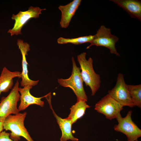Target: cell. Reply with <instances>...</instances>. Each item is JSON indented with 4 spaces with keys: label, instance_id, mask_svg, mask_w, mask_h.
I'll return each instance as SVG.
<instances>
[{
    "label": "cell",
    "instance_id": "cell-6",
    "mask_svg": "<svg viewBox=\"0 0 141 141\" xmlns=\"http://www.w3.org/2000/svg\"><path fill=\"white\" fill-rule=\"evenodd\" d=\"M132 110L129 111L124 118L119 114L116 118L118 124L115 125L114 127L115 131L125 135L127 141L137 140L141 136V130L132 119Z\"/></svg>",
    "mask_w": 141,
    "mask_h": 141
},
{
    "label": "cell",
    "instance_id": "cell-10",
    "mask_svg": "<svg viewBox=\"0 0 141 141\" xmlns=\"http://www.w3.org/2000/svg\"><path fill=\"white\" fill-rule=\"evenodd\" d=\"M17 45L20 51L22 56V80L20 82L21 86L23 87L27 85L32 86L36 85L38 84L39 80H32L29 78L28 75V63L26 56L28 55V52L30 50V45L27 43L24 42L23 40L19 39L17 41Z\"/></svg>",
    "mask_w": 141,
    "mask_h": 141
},
{
    "label": "cell",
    "instance_id": "cell-14",
    "mask_svg": "<svg viewBox=\"0 0 141 141\" xmlns=\"http://www.w3.org/2000/svg\"><path fill=\"white\" fill-rule=\"evenodd\" d=\"M48 101L50 105V107L52 110L53 113L56 119L57 122L62 132V135L60 138V141H67L71 140L73 141H78V139L74 137L72 132V126L73 124L72 121L67 117L62 119L58 116L52 109L50 99Z\"/></svg>",
    "mask_w": 141,
    "mask_h": 141
},
{
    "label": "cell",
    "instance_id": "cell-13",
    "mask_svg": "<svg viewBox=\"0 0 141 141\" xmlns=\"http://www.w3.org/2000/svg\"><path fill=\"white\" fill-rule=\"evenodd\" d=\"M122 8L132 18L141 21V1L136 0H110Z\"/></svg>",
    "mask_w": 141,
    "mask_h": 141
},
{
    "label": "cell",
    "instance_id": "cell-22",
    "mask_svg": "<svg viewBox=\"0 0 141 141\" xmlns=\"http://www.w3.org/2000/svg\"></svg>",
    "mask_w": 141,
    "mask_h": 141
},
{
    "label": "cell",
    "instance_id": "cell-2",
    "mask_svg": "<svg viewBox=\"0 0 141 141\" xmlns=\"http://www.w3.org/2000/svg\"><path fill=\"white\" fill-rule=\"evenodd\" d=\"M27 114L24 112L10 115L3 122V129L11 131L10 137L14 141H19L21 137L27 141H34L24 126V121Z\"/></svg>",
    "mask_w": 141,
    "mask_h": 141
},
{
    "label": "cell",
    "instance_id": "cell-19",
    "mask_svg": "<svg viewBox=\"0 0 141 141\" xmlns=\"http://www.w3.org/2000/svg\"><path fill=\"white\" fill-rule=\"evenodd\" d=\"M10 133L2 131L0 133V141H14L10 138Z\"/></svg>",
    "mask_w": 141,
    "mask_h": 141
},
{
    "label": "cell",
    "instance_id": "cell-12",
    "mask_svg": "<svg viewBox=\"0 0 141 141\" xmlns=\"http://www.w3.org/2000/svg\"><path fill=\"white\" fill-rule=\"evenodd\" d=\"M81 1V0H74L66 5L58 7V8L61 13L60 23L61 28H66L68 27Z\"/></svg>",
    "mask_w": 141,
    "mask_h": 141
},
{
    "label": "cell",
    "instance_id": "cell-3",
    "mask_svg": "<svg viewBox=\"0 0 141 141\" xmlns=\"http://www.w3.org/2000/svg\"><path fill=\"white\" fill-rule=\"evenodd\" d=\"M72 60V70L71 76L67 79H58V82L60 85L71 89L76 96L77 100L81 99L87 102V97L84 89L80 68L77 66L73 57Z\"/></svg>",
    "mask_w": 141,
    "mask_h": 141
},
{
    "label": "cell",
    "instance_id": "cell-16",
    "mask_svg": "<svg viewBox=\"0 0 141 141\" xmlns=\"http://www.w3.org/2000/svg\"><path fill=\"white\" fill-rule=\"evenodd\" d=\"M86 102L83 100H77L76 103L70 108V113L67 118L71 120L73 124L84 115L86 109L90 107Z\"/></svg>",
    "mask_w": 141,
    "mask_h": 141
},
{
    "label": "cell",
    "instance_id": "cell-11",
    "mask_svg": "<svg viewBox=\"0 0 141 141\" xmlns=\"http://www.w3.org/2000/svg\"><path fill=\"white\" fill-rule=\"evenodd\" d=\"M33 86L27 85L23 88L19 87L18 91L20 94V102L18 108L19 111H23L26 109L30 105L35 104L43 107L44 102L41 99L46 96L40 97H35L32 95L30 90Z\"/></svg>",
    "mask_w": 141,
    "mask_h": 141
},
{
    "label": "cell",
    "instance_id": "cell-17",
    "mask_svg": "<svg viewBox=\"0 0 141 141\" xmlns=\"http://www.w3.org/2000/svg\"><path fill=\"white\" fill-rule=\"evenodd\" d=\"M132 100L134 105L141 108V84L127 85Z\"/></svg>",
    "mask_w": 141,
    "mask_h": 141
},
{
    "label": "cell",
    "instance_id": "cell-18",
    "mask_svg": "<svg viewBox=\"0 0 141 141\" xmlns=\"http://www.w3.org/2000/svg\"><path fill=\"white\" fill-rule=\"evenodd\" d=\"M94 37V35H90L72 38H66L60 37L57 39V43L60 44L70 43L78 45L87 42L90 43Z\"/></svg>",
    "mask_w": 141,
    "mask_h": 141
},
{
    "label": "cell",
    "instance_id": "cell-8",
    "mask_svg": "<svg viewBox=\"0 0 141 141\" xmlns=\"http://www.w3.org/2000/svg\"><path fill=\"white\" fill-rule=\"evenodd\" d=\"M46 9L31 6L27 11H20L16 15L13 14L11 18L15 20V22L13 27L9 29L7 32L10 33L11 36L21 34V29L27 21L32 18H38L39 15L42 14L41 11Z\"/></svg>",
    "mask_w": 141,
    "mask_h": 141
},
{
    "label": "cell",
    "instance_id": "cell-21",
    "mask_svg": "<svg viewBox=\"0 0 141 141\" xmlns=\"http://www.w3.org/2000/svg\"><path fill=\"white\" fill-rule=\"evenodd\" d=\"M132 141H138L137 140H135Z\"/></svg>",
    "mask_w": 141,
    "mask_h": 141
},
{
    "label": "cell",
    "instance_id": "cell-1",
    "mask_svg": "<svg viewBox=\"0 0 141 141\" xmlns=\"http://www.w3.org/2000/svg\"><path fill=\"white\" fill-rule=\"evenodd\" d=\"M86 53L84 52L77 56V60L80 66L81 75L86 86H89L91 91V96H94L100 88L101 81L100 75L95 71L91 57L86 59Z\"/></svg>",
    "mask_w": 141,
    "mask_h": 141
},
{
    "label": "cell",
    "instance_id": "cell-7",
    "mask_svg": "<svg viewBox=\"0 0 141 141\" xmlns=\"http://www.w3.org/2000/svg\"><path fill=\"white\" fill-rule=\"evenodd\" d=\"M108 94L123 107H133L135 106L125 81L124 75L121 73L118 75L115 85L108 91Z\"/></svg>",
    "mask_w": 141,
    "mask_h": 141
},
{
    "label": "cell",
    "instance_id": "cell-20",
    "mask_svg": "<svg viewBox=\"0 0 141 141\" xmlns=\"http://www.w3.org/2000/svg\"><path fill=\"white\" fill-rule=\"evenodd\" d=\"M3 129V122L0 121V133L2 131Z\"/></svg>",
    "mask_w": 141,
    "mask_h": 141
},
{
    "label": "cell",
    "instance_id": "cell-4",
    "mask_svg": "<svg viewBox=\"0 0 141 141\" xmlns=\"http://www.w3.org/2000/svg\"><path fill=\"white\" fill-rule=\"evenodd\" d=\"M19 82L17 80L7 96L2 97L0 102V121L3 122L9 115L19 113L17 107L20 95L18 91Z\"/></svg>",
    "mask_w": 141,
    "mask_h": 141
},
{
    "label": "cell",
    "instance_id": "cell-9",
    "mask_svg": "<svg viewBox=\"0 0 141 141\" xmlns=\"http://www.w3.org/2000/svg\"><path fill=\"white\" fill-rule=\"evenodd\" d=\"M123 107L107 94L95 104V109L110 120L116 118Z\"/></svg>",
    "mask_w": 141,
    "mask_h": 141
},
{
    "label": "cell",
    "instance_id": "cell-5",
    "mask_svg": "<svg viewBox=\"0 0 141 141\" xmlns=\"http://www.w3.org/2000/svg\"><path fill=\"white\" fill-rule=\"evenodd\" d=\"M119 40L117 37L111 34L110 28L102 25L94 35L90 45L86 49H88L93 45L104 46L109 49L111 54L119 56L120 55L118 52L115 46V44Z\"/></svg>",
    "mask_w": 141,
    "mask_h": 141
},
{
    "label": "cell",
    "instance_id": "cell-15",
    "mask_svg": "<svg viewBox=\"0 0 141 141\" xmlns=\"http://www.w3.org/2000/svg\"><path fill=\"white\" fill-rule=\"evenodd\" d=\"M16 77L21 78V72H11L5 67L3 68L0 76V95L2 92H7L12 89L13 79Z\"/></svg>",
    "mask_w": 141,
    "mask_h": 141
}]
</instances>
